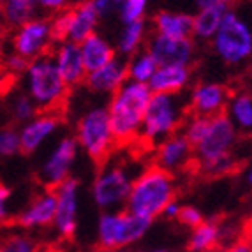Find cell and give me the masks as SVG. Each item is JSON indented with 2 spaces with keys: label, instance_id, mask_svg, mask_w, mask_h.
Listing matches in <instances>:
<instances>
[{
  "label": "cell",
  "instance_id": "7402d4cb",
  "mask_svg": "<svg viewBox=\"0 0 252 252\" xmlns=\"http://www.w3.org/2000/svg\"><path fill=\"white\" fill-rule=\"evenodd\" d=\"M80 48L89 72L104 67L106 63H109L111 60H115L118 57L117 46H113L99 32H95V34H92L90 37L85 39L83 42H80Z\"/></svg>",
  "mask_w": 252,
  "mask_h": 252
},
{
  "label": "cell",
  "instance_id": "d590c367",
  "mask_svg": "<svg viewBox=\"0 0 252 252\" xmlns=\"http://www.w3.org/2000/svg\"><path fill=\"white\" fill-rule=\"evenodd\" d=\"M29 63L30 60H27L25 57L11 51L4 60V71L9 76H13V78H21V76L25 74L27 69H29Z\"/></svg>",
  "mask_w": 252,
  "mask_h": 252
},
{
  "label": "cell",
  "instance_id": "4316f807",
  "mask_svg": "<svg viewBox=\"0 0 252 252\" xmlns=\"http://www.w3.org/2000/svg\"><path fill=\"white\" fill-rule=\"evenodd\" d=\"M39 5V0H2V20L7 29L14 30L25 25L27 21L34 20Z\"/></svg>",
  "mask_w": 252,
  "mask_h": 252
},
{
  "label": "cell",
  "instance_id": "4fadbf2b",
  "mask_svg": "<svg viewBox=\"0 0 252 252\" xmlns=\"http://www.w3.org/2000/svg\"><path fill=\"white\" fill-rule=\"evenodd\" d=\"M57 215L53 229L62 238H71L78 229V208H80V182L69 178L57 189Z\"/></svg>",
  "mask_w": 252,
  "mask_h": 252
},
{
  "label": "cell",
  "instance_id": "836d02e7",
  "mask_svg": "<svg viewBox=\"0 0 252 252\" xmlns=\"http://www.w3.org/2000/svg\"><path fill=\"white\" fill-rule=\"evenodd\" d=\"M148 11V0H126L118 13V18L122 21V25L126 23H136V21H145Z\"/></svg>",
  "mask_w": 252,
  "mask_h": 252
},
{
  "label": "cell",
  "instance_id": "74e56055",
  "mask_svg": "<svg viewBox=\"0 0 252 252\" xmlns=\"http://www.w3.org/2000/svg\"><path fill=\"white\" fill-rule=\"evenodd\" d=\"M72 0H39V5H41L42 11H46V13H62L65 9L72 7L71 5Z\"/></svg>",
  "mask_w": 252,
  "mask_h": 252
},
{
  "label": "cell",
  "instance_id": "d6986e66",
  "mask_svg": "<svg viewBox=\"0 0 252 252\" xmlns=\"http://www.w3.org/2000/svg\"><path fill=\"white\" fill-rule=\"evenodd\" d=\"M60 129V117L55 111H41L32 120L20 126L21 152L34 154Z\"/></svg>",
  "mask_w": 252,
  "mask_h": 252
},
{
  "label": "cell",
  "instance_id": "f6af8a7d",
  "mask_svg": "<svg viewBox=\"0 0 252 252\" xmlns=\"http://www.w3.org/2000/svg\"><path fill=\"white\" fill-rule=\"evenodd\" d=\"M104 252H130L129 249H113V251H104Z\"/></svg>",
  "mask_w": 252,
  "mask_h": 252
},
{
  "label": "cell",
  "instance_id": "484cf974",
  "mask_svg": "<svg viewBox=\"0 0 252 252\" xmlns=\"http://www.w3.org/2000/svg\"><path fill=\"white\" fill-rule=\"evenodd\" d=\"M145 42H148V29L145 21H136V23H126L120 30L117 39V51L118 55L130 59L132 55L145 50Z\"/></svg>",
  "mask_w": 252,
  "mask_h": 252
},
{
  "label": "cell",
  "instance_id": "8fae6325",
  "mask_svg": "<svg viewBox=\"0 0 252 252\" xmlns=\"http://www.w3.org/2000/svg\"><path fill=\"white\" fill-rule=\"evenodd\" d=\"M78 152H80V143L76 136H62L53 145L37 169V180L44 189H57L60 184L71 178Z\"/></svg>",
  "mask_w": 252,
  "mask_h": 252
},
{
  "label": "cell",
  "instance_id": "9c48e42d",
  "mask_svg": "<svg viewBox=\"0 0 252 252\" xmlns=\"http://www.w3.org/2000/svg\"><path fill=\"white\" fill-rule=\"evenodd\" d=\"M74 136L80 148L97 162H104L117 145L108 106H94L87 109L76 122Z\"/></svg>",
  "mask_w": 252,
  "mask_h": 252
},
{
  "label": "cell",
  "instance_id": "e0dca14e",
  "mask_svg": "<svg viewBox=\"0 0 252 252\" xmlns=\"http://www.w3.org/2000/svg\"><path fill=\"white\" fill-rule=\"evenodd\" d=\"M51 57H53L57 69L60 71L62 78L71 89L85 85L89 71H87L83 53H81V48L78 42L59 41L55 44L53 50H51Z\"/></svg>",
  "mask_w": 252,
  "mask_h": 252
},
{
  "label": "cell",
  "instance_id": "b9f144b4",
  "mask_svg": "<svg viewBox=\"0 0 252 252\" xmlns=\"http://www.w3.org/2000/svg\"><path fill=\"white\" fill-rule=\"evenodd\" d=\"M196 4H198V7H210V5H222V4L229 5V2L227 0H196Z\"/></svg>",
  "mask_w": 252,
  "mask_h": 252
},
{
  "label": "cell",
  "instance_id": "60d3db41",
  "mask_svg": "<svg viewBox=\"0 0 252 252\" xmlns=\"http://www.w3.org/2000/svg\"><path fill=\"white\" fill-rule=\"evenodd\" d=\"M180 210H182V205L177 201V199H173L168 206H166V210H164V217L169 219V220H177L178 215H180Z\"/></svg>",
  "mask_w": 252,
  "mask_h": 252
},
{
  "label": "cell",
  "instance_id": "4dcf8cb0",
  "mask_svg": "<svg viewBox=\"0 0 252 252\" xmlns=\"http://www.w3.org/2000/svg\"><path fill=\"white\" fill-rule=\"evenodd\" d=\"M210 124H212V117L190 113L189 117L185 118L184 127H182L180 132L189 139L192 147H196V145L206 136V132L210 129Z\"/></svg>",
  "mask_w": 252,
  "mask_h": 252
},
{
  "label": "cell",
  "instance_id": "7bdbcfd3",
  "mask_svg": "<svg viewBox=\"0 0 252 252\" xmlns=\"http://www.w3.org/2000/svg\"><path fill=\"white\" fill-rule=\"evenodd\" d=\"M245 89L252 92V62L249 63V69L245 72Z\"/></svg>",
  "mask_w": 252,
  "mask_h": 252
},
{
  "label": "cell",
  "instance_id": "ffe728a7",
  "mask_svg": "<svg viewBox=\"0 0 252 252\" xmlns=\"http://www.w3.org/2000/svg\"><path fill=\"white\" fill-rule=\"evenodd\" d=\"M129 80V71H127V60L117 57L104 67L97 69V71L89 72L85 87L92 94L97 95H113L117 90L122 89V85Z\"/></svg>",
  "mask_w": 252,
  "mask_h": 252
},
{
  "label": "cell",
  "instance_id": "30bf717a",
  "mask_svg": "<svg viewBox=\"0 0 252 252\" xmlns=\"http://www.w3.org/2000/svg\"><path fill=\"white\" fill-rule=\"evenodd\" d=\"M99 21L101 16L97 14L92 2L81 0L62 13L53 14L51 25L57 41H72L80 44L87 37L95 34Z\"/></svg>",
  "mask_w": 252,
  "mask_h": 252
},
{
  "label": "cell",
  "instance_id": "3957f363",
  "mask_svg": "<svg viewBox=\"0 0 252 252\" xmlns=\"http://www.w3.org/2000/svg\"><path fill=\"white\" fill-rule=\"evenodd\" d=\"M177 185L171 173L159 166H150L136 177L126 208L148 220L160 217L166 206L175 199Z\"/></svg>",
  "mask_w": 252,
  "mask_h": 252
},
{
  "label": "cell",
  "instance_id": "bcb514c9",
  "mask_svg": "<svg viewBox=\"0 0 252 252\" xmlns=\"http://www.w3.org/2000/svg\"><path fill=\"white\" fill-rule=\"evenodd\" d=\"M148 252H168V251H164V249H154V251H148Z\"/></svg>",
  "mask_w": 252,
  "mask_h": 252
},
{
  "label": "cell",
  "instance_id": "f1b7e54d",
  "mask_svg": "<svg viewBox=\"0 0 252 252\" xmlns=\"http://www.w3.org/2000/svg\"><path fill=\"white\" fill-rule=\"evenodd\" d=\"M160 63L157 62V59L150 51L145 48L139 53L132 55L127 60V71H129V80L138 81V83H150L152 78L156 76L157 69Z\"/></svg>",
  "mask_w": 252,
  "mask_h": 252
},
{
  "label": "cell",
  "instance_id": "f546056e",
  "mask_svg": "<svg viewBox=\"0 0 252 252\" xmlns=\"http://www.w3.org/2000/svg\"><path fill=\"white\" fill-rule=\"evenodd\" d=\"M7 111H9L11 120H13V124L23 126V124H27L29 120H32L41 109H39L35 101L25 92V90H21V92H16L9 97Z\"/></svg>",
  "mask_w": 252,
  "mask_h": 252
},
{
  "label": "cell",
  "instance_id": "2e32d148",
  "mask_svg": "<svg viewBox=\"0 0 252 252\" xmlns=\"http://www.w3.org/2000/svg\"><path fill=\"white\" fill-rule=\"evenodd\" d=\"M233 92H229L224 83L219 81H201L192 87L189 94L190 113L205 115V117H217L226 113L227 102Z\"/></svg>",
  "mask_w": 252,
  "mask_h": 252
},
{
  "label": "cell",
  "instance_id": "277c9868",
  "mask_svg": "<svg viewBox=\"0 0 252 252\" xmlns=\"http://www.w3.org/2000/svg\"><path fill=\"white\" fill-rule=\"evenodd\" d=\"M189 111V99L182 94H154L145 113L139 139L157 147L166 138L180 132Z\"/></svg>",
  "mask_w": 252,
  "mask_h": 252
},
{
  "label": "cell",
  "instance_id": "ba28073f",
  "mask_svg": "<svg viewBox=\"0 0 252 252\" xmlns=\"http://www.w3.org/2000/svg\"><path fill=\"white\" fill-rule=\"evenodd\" d=\"M152 220L132 214L127 208L102 212L97 220V244L102 251L129 249L143 238Z\"/></svg>",
  "mask_w": 252,
  "mask_h": 252
},
{
  "label": "cell",
  "instance_id": "ac0fdd59",
  "mask_svg": "<svg viewBox=\"0 0 252 252\" xmlns=\"http://www.w3.org/2000/svg\"><path fill=\"white\" fill-rule=\"evenodd\" d=\"M154 160H156V166L175 175L194 160V147L182 132H177L157 145Z\"/></svg>",
  "mask_w": 252,
  "mask_h": 252
},
{
  "label": "cell",
  "instance_id": "7dc6e473",
  "mask_svg": "<svg viewBox=\"0 0 252 252\" xmlns=\"http://www.w3.org/2000/svg\"><path fill=\"white\" fill-rule=\"evenodd\" d=\"M206 252H222V251H219V249H214V251H206Z\"/></svg>",
  "mask_w": 252,
  "mask_h": 252
},
{
  "label": "cell",
  "instance_id": "7a4b0ae2",
  "mask_svg": "<svg viewBox=\"0 0 252 252\" xmlns=\"http://www.w3.org/2000/svg\"><path fill=\"white\" fill-rule=\"evenodd\" d=\"M152 95L154 92L147 83L127 80L122 89L109 97V120L118 145L139 138Z\"/></svg>",
  "mask_w": 252,
  "mask_h": 252
},
{
  "label": "cell",
  "instance_id": "6da1fadb",
  "mask_svg": "<svg viewBox=\"0 0 252 252\" xmlns=\"http://www.w3.org/2000/svg\"><path fill=\"white\" fill-rule=\"evenodd\" d=\"M238 134L240 132L226 113L212 117L206 136L194 147V160L203 175L220 177L235 169V148Z\"/></svg>",
  "mask_w": 252,
  "mask_h": 252
},
{
  "label": "cell",
  "instance_id": "52a82bcc",
  "mask_svg": "<svg viewBox=\"0 0 252 252\" xmlns=\"http://www.w3.org/2000/svg\"><path fill=\"white\" fill-rule=\"evenodd\" d=\"M132 169L134 166L124 159L104 160L92 184V199L97 208L102 212L126 208L132 184L139 175Z\"/></svg>",
  "mask_w": 252,
  "mask_h": 252
},
{
  "label": "cell",
  "instance_id": "5bb4252c",
  "mask_svg": "<svg viewBox=\"0 0 252 252\" xmlns=\"http://www.w3.org/2000/svg\"><path fill=\"white\" fill-rule=\"evenodd\" d=\"M57 215V192L55 189H44L27 203V206L16 215L14 222L23 231H34L53 226Z\"/></svg>",
  "mask_w": 252,
  "mask_h": 252
},
{
  "label": "cell",
  "instance_id": "ee69618b",
  "mask_svg": "<svg viewBox=\"0 0 252 252\" xmlns=\"http://www.w3.org/2000/svg\"><path fill=\"white\" fill-rule=\"evenodd\" d=\"M247 184L252 185V164H251V168L247 169Z\"/></svg>",
  "mask_w": 252,
  "mask_h": 252
},
{
  "label": "cell",
  "instance_id": "603a6c76",
  "mask_svg": "<svg viewBox=\"0 0 252 252\" xmlns=\"http://www.w3.org/2000/svg\"><path fill=\"white\" fill-rule=\"evenodd\" d=\"M152 25L156 34L168 35L177 39L192 37L194 16L182 11H159L152 20Z\"/></svg>",
  "mask_w": 252,
  "mask_h": 252
},
{
  "label": "cell",
  "instance_id": "8d00e7d4",
  "mask_svg": "<svg viewBox=\"0 0 252 252\" xmlns=\"http://www.w3.org/2000/svg\"><path fill=\"white\" fill-rule=\"evenodd\" d=\"M90 2L95 7L97 14L101 16V20H104V18H111L120 13L126 0H90Z\"/></svg>",
  "mask_w": 252,
  "mask_h": 252
},
{
  "label": "cell",
  "instance_id": "d4e9b609",
  "mask_svg": "<svg viewBox=\"0 0 252 252\" xmlns=\"http://www.w3.org/2000/svg\"><path fill=\"white\" fill-rule=\"evenodd\" d=\"M229 5H210V7H199V11L194 14V29L192 37L199 42L210 41L215 37L217 30L222 25V20L226 16Z\"/></svg>",
  "mask_w": 252,
  "mask_h": 252
},
{
  "label": "cell",
  "instance_id": "cb8c5ba5",
  "mask_svg": "<svg viewBox=\"0 0 252 252\" xmlns=\"http://www.w3.org/2000/svg\"><path fill=\"white\" fill-rule=\"evenodd\" d=\"M227 118L233 122L240 134L252 136V92L242 89L233 92L226 108Z\"/></svg>",
  "mask_w": 252,
  "mask_h": 252
},
{
  "label": "cell",
  "instance_id": "c3c4849f",
  "mask_svg": "<svg viewBox=\"0 0 252 252\" xmlns=\"http://www.w3.org/2000/svg\"><path fill=\"white\" fill-rule=\"evenodd\" d=\"M227 2H229V4H231V2H238V0H227Z\"/></svg>",
  "mask_w": 252,
  "mask_h": 252
},
{
  "label": "cell",
  "instance_id": "d6a6232c",
  "mask_svg": "<svg viewBox=\"0 0 252 252\" xmlns=\"http://www.w3.org/2000/svg\"><path fill=\"white\" fill-rule=\"evenodd\" d=\"M21 152V136L20 129L14 126H5L0 130V156L13 157Z\"/></svg>",
  "mask_w": 252,
  "mask_h": 252
},
{
  "label": "cell",
  "instance_id": "ab89813d",
  "mask_svg": "<svg viewBox=\"0 0 252 252\" xmlns=\"http://www.w3.org/2000/svg\"><path fill=\"white\" fill-rule=\"evenodd\" d=\"M222 252H252V240L251 238L235 240V242H231Z\"/></svg>",
  "mask_w": 252,
  "mask_h": 252
},
{
  "label": "cell",
  "instance_id": "5b68a950",
  "mask_svg": "<svg viewBox=\"0 0 252 252\" xmlns=\"http://www.w3.org/2000/svg\"><path fill=\"white\" fill-rule=\"evenodd\" d=\"M212 50L224 65L244 67L252 62V16L227 9L222 25L212 39Z\"/></svg>",
  "mask_w": 252,
  "mask_h": 252
},
{
  "label": "cell",
  "instance_id": "f35d334b",
  "mask_svg": "<svg viewBox=\"0 0 252 252\" xmlns=\"http://www.w3.org/2000/svg\"><path fill=\"white\" fill-rule=\"evenodd\" d=\"M11 196H13V190L9 189L5 184H2V187H0V217H2V222L4 224H7V220H9L7 203H9V199H11Z\"/></svg>",
  "mask_w": 252,
  "mask_h": 252
},
{
  "label": "cell",
  "instance_id": "83f0119b",
  "mask_svg": "<svg viewBox=\"0 0 252 252\" xmlns=\"http://www.w3.org/2000/svg\"><path fill=\"white\" fill-rule=\"evenodd\" d=\"M220 236H222V227L215 220H205L203 224L190 229L189 240H187V249L189 252H206L219 249L220 245Z\"/></svg>",
  "mask_w": 252,
  "mask_h": 252
},
{
  "label": "cell",
  "instance_id": "44dd1931",
  "mask_svg": "<svg viewBox=\"0 0 252 252\" xmlns=\"http://www.w3.org/2000/svg\"><path fill=\"white\" fill-rule=\"evenodd\" d=\"M190 65H159L148 87L154 94H182L190 85Z\"/></svg>",
  "mask_w": 252,
  "mask_h": 252
},
{
  "label": "cell",
  "instance_id": "e575fe53",
  "mask_svg": "<svg viewBox=\"0 0 252 252\" xmlns=\"http://www.w3.org/2000/svg\"><path fill=\"white\" fill-rule=\"evenodd\" d=\"M178 222L182 224L184 227H189V229H194L196 226L203 224L206 220L203 217V212L199 210L198 206L194 205H182V210H180V215L177 219Z\"/></svg>",
  "mask_w": 252,
  "mask_h": 252
},
{
  "label": "cell",
  "instance_id": "1f68e13d",
  "mask_svg": "<svg viewBox=\"0 0 252 252\" xmlns=\"http://www.w3.org/2000/svg\"><path fill=\"white\" fill-rule=\"evenodd\" d=\"M0 252H37V242L30 235L21 231H11L4 236Z\"/></svg>",
  "mask_w": 252,
  "mask_h": 252
},
{
  "label": "cell",
  "instance_id": "7c38bea8",
  "mask_svg": "<svg viewBox=\"0 0 252 252\" xmlns=\"http://www.w3.org/2000/svg\"><path fill=\"white\" fill-rule=\"evenodd\" d=\"M57 42L59 41L55 37L51 20L46 18H34L14 29L11 34V50L30 62L50 55Z\"/></svg>",
  "mask_w": 252,
  "mask_h": 252
},
{
  "label": "cell",
  "instance_id": "8992f818",
  "mask_svg": "<svg viewBox=\"0 0 252 252\" xmlns=\"http://www.w3.org/2000/svg\"><path fill=\"white\" fill-rule=\"evenodd\" d=\"M21 85L41 111L59 109L65 102L71 89L57 69L51 53L39 57L29 63V69L21 76Z\"/></svg>",
  "mask_w": 252,
  "mask_h": 252
},
{
  "label": "cell",
  "instance_id": "681fc988",
  "mask_svg": "<svg viewBox=\"0 0 252 252\" xmlns=\"http://www.w3.org/2000/svg\"><path fill=\"white\" fill-rule=\"evenodd\" d=\"M251 240H252V235H251Z\"/></svg>",
  "mask_w": 252,
  "mask_h": 252
},
{
  "label": "cell",
  "instance_id": "9a60e30c",
  "mask_svg": "<svg viewBox=\"0 0 252 252\" xmlns=\"http://www.w3.org/2000/svg\"><path fill=\"white\" fill-rule=\"evenodd\" d=\"M147 50L160 65H190L196 59V44L192 37L177 39L154 34L148 37Z\"/></svg>",
  "mask_w": 252,
  "mask_h": 252
}]
</instances>
